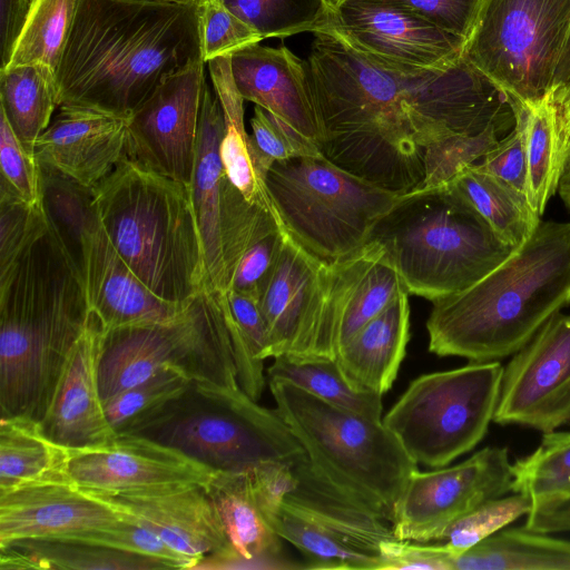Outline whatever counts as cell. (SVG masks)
I'll return each instance as SVG.
<instances>
[{"label": "cell", "instance_id": "obj_1", "mask_svg": "<svg viewBox=\"0 0 570 570\" xmlns=\"http://www.w3.org/2000/svg\"><path fill=\"white\" fill-rule=\"evenodd\" d=\"M306 60L320 153L337 167L392 193L417 189L424 149L482 120V76L461 58L444 69H389L338 38L314 32Z\"/></svg>", "mask_w": 570, "mask_h": 570}, {"label": "cell", "instance_id": "obj_2", "mask_svg": "<svg viewBox=\"0 0 570 570\" xmlns=\"http://www.w3.org/2000/svg\"><path fill=\"white\" fill-rule=\"evenodd\" d=\"M204 61L202 7L79 0L57 104L128 118L169 76Z\"/></svg>", "mask_w": 570, "mask_h": 570}, {"label": "cell", "instance_id": "obj_3", "mask_svg": "<svg viewBox=\"0 0 570 570\" xmlns=\"http://www.w3.org/2000/svg\"><path fill=\"white\" fill-rule=\"evenodd\" d=\"M91 315L80 274L49 225L0 274V416L41 422Z\"/></svg>", "mask_w": 570, "mask_h": 570}, {"label": "cell", "instance_id": "obj_4", "mask_svg": "<svg viewBox=\"0 0 570 570\" xmlns=\"http://www.w3.org/2000/svg\"><path fill=\"white\" fill-rule=\"evenodd\" d=\"M432 304L431 353L470 362L513 355L570 304V222L540 220L503 263Z\"/></svg>", "mask_w": 570, "mask_h": 570}, {"label": "cell", "instance_id": "obj_5", "mask_svg": "<svg viewBox=\"0 0 570 570\" xmlns=\"http://www.w3.org/2000/svg\"><path fill=\"white\" fill-rule=\"evenodd\" d=\"M92 194L110 242L151 293L186 306L206 289L204 246L190 185L126 157L92 187Z\"/></svg>", "mask_w": 570, "mask_h": 570}, {"label": "cell", "instance_id": "obj_6", "mask_svg": "<svg viewBox=\"0 0 570 570\" xmlns=\"http://www.w3.org/2000/svg\"><path fill=\"white\" fill-rule=\"evenodd\" d=\"M371 240L382 246L409 295L431 302L469 288L515 249L450 185L400 195Z\"/></svg>", "mask_w": 570, "mask_h": 570}, {"label": "cell", "instance_id": "obj_7", "mask_svg": "<svg viewBox=\"0 0 570 570\" xmlns=\"http://www.w3.org/2000/svg\"><path fill=\"white\" fill-rule=\"evenodd\" d=\"M243 342L226 293L207 289L170 321L102 328L97 362L102 403L164 368L189 381L240 389L234 345Z\"/></svg>", "mask_w": 570, "mask_h": 570}, {"label": "cell", "instance_id": "obj_8", "mask_svg": "<svg viewBox=\"0 0 570 570\" xmlns=\"http://www.w3.org/2000/svg\"><path fill=\"white\" fill-rule=\"evenodd\" d=\"M276 411L309 461L353 498L390 522L417 464L383 424L328 404L283 381L268 380Z\"/></svg>", "mask_w": 570, "mask_h": 570}, {"label": "cell", "instance_id": "obj_9", "mask_svg": "<svg viewBox=\"0 0 570 570\" xmlns=\"http://www.w3.org/2000/svg\"><path fill=\"white\" fill-rule=\"evenodd\" d=\"M129 434L180 451L215 472H245L304 453L277 411L242 389L190 381L186 389Z\"/></svg>", "mask_w": 570, "mask_h": 570}, {"label": "cell", "instance_id": "obj_10", "mask_svg": "<svg viewBox=\"0 0 570 570\" xmlns=\"http://www.w3.org/2000/svg\"><path fill=\"white\" fill-rule=\"evenodd\" d=\"M265 186L286 232L330 263L365 246L400 196L337 167L322 154L273 163Z\"/></svg>", "mask_w": 570, "mask_h": 570}, {"label": "cell", "instance_id": "obj_11", "mask_svg": "<svg viewBox=\"0 0 570 570\" xmlns=\"http://www.w3.org/2000/svg\"><path fill=\"white\" fill-rule=\"evenodd\" d=\"M376 242L335 261L317 258L284 228L283 245L258 295L274 357L335 358L344 311L370 268L383 256Z\"/></svg>", "mask_w": 570, "mask_h": 570}, {"label": "cell", "instance_id": "obj_12", "mask_svg": "<svg viewBox=\"0 0 570 570\" xmlns=\"http://www.w3.org/2000/svg\"><path fill=\"white\" fill-rule=\"evenodd\" d=\"M503 370L498 361L470 362L421 375L382 422L416 464L445 466L487 434L499 403Z\"/></svg>", "mask_w": 570, "mask_h": 570}, {"label": "cell", "instance_id": "obj_13", "mask_svg": "<svg viewBox=\"0 0 570 570\" xmlns=\"http://www.w3.org/2000/svg\"><path fill=\"white\" fill-rule=\"evenodd\" d=\"M570 32V0H482L463 58L512 102L552 97Z\"/></svg>", "mask_w": 570, "mask_h": 570}, {"label": "cell", "instance_id": "obj_14", "mask_svg": "<svg viewBox=\"0 0 570 570\" xmlns=\"http://www.w3.org/2000/svg\"><path fill=\"white\" fill-rule=\"evenodd\" d=\"M508 448L487 446L463 462L440 470H414L393 510V535L441 541L445 530L480 503L512 491Z\"/></svg>", "mask_w": 570, "mask_h": 570}, {"label": "cell", "instance_id": "obj_15", "mask_svg": "<svg viewBox=\"0 0 570 570\" xmlns=\"http://www.w3.org/2000/svg\"><path fill=\"white\" fill-rule=\"evenodd\" d=\"M318 31L401 71L444 69L461 59L465 43L407 10L374 0H343Z\"/></svg>", "mask_w": 570, "mask_h": 570}, {"label": "cell", "instance_id": "obj_16", "mask_svg": "<svg viewBox=\"0 0 570 570\" xmlns=\"http://www.w3.org/2000/svg\"><path fill=\"white\" fill-rule=\"evenodd\" d=\"M206 86L205 61L165 79L128 117L127 157L189 185Z\"/></svg>", "mask_w": 570, "mask_h": 570}, {"label": "cell", "instance_id": "obj_17", "mask_svg": "<svg viewBox=\"0 0 570 570\" xmlns=\"http://www.w3.org/2000/svg\"><path fill=\"white\" fill-rule=\"evenodd\" d=\"M493 421L543 433L570 422V314L553 315L513 354Z\"/></svg>", "mask_w": 570, "mask_h": 570}, {"label": "cell", "instance_id": "obj_18", "mask_svg": "<svg viewBox=\"0 0 570 570\" xmlns=\"http://www.w3.org/2000/svg\"><path fill=\"white\" fill-rule=\"evenodd\" d=\"M67 472L79 488L111 494L184 483L205 485L215 473L180 451L129 433L98 446L68 449Z\"/></svg>", "mask_w": 570, "mask_h": 570}, {"label": "cell", "instance_id": "obj_19", "mask_svg": "<svg viewBox=\"0 0 570 570\" xmlns=\"http://www.w3.org/2000/svg\"><path fill=\"white\" fill-rule=\"evenodd\" d=\"M88 492L140 521L198 566L209 560L212 568H229L228 539L204 484L184 483L116 494Z\"/></svg>", "mask_w": 570, "mask_h": 570}, {"label": "cell", "instance_id": "obj_20", "mask_svg": "<svg viewBox=\"0 0 570 570\" xmlns=\"http://www.w3.org/2000/svg\"><path fill=\"white\" fill-rule=\"evenodd\" d=\"M75 266L104 330L167 322L187 306L159 298L138 279L110 242L96 206L83 225Z\"/></svg>", "mask_w": 570, "mask_h": 570}, {"label": "cell", "instance_id": "obj_21", "mask_svg": "<svg viewBox=\"0 0 570 570\" xmlns=\"http://www.w3.org/2000/svg\"><path fill=\"white\" fill-rule=\"evenodd\" d=\"M125 513L70 479L0 492V546L24 539H69L118 524Z\"/></svg>", "mask_w": 570, "mask_h": 570}, {"label": "cell", "instance_id": "obj_22", "mask_svg": "<svg viewBox=\"0 0 570 570\" xmlns=\"http://www.w3.org/2000/svg\"><path fill=\"white\" fill-rule=\"evenodd\" d=\"M128 118L79 107L59 112L39 136L35 156L87 187H95L127 157Z\"/></svg>", "mask_w": 570, "mask_h": 570}, {"label": "cell", "instance_id": "obj_23", "mask_svg": "<svg viewBox=\"0 0 570 570\" xmlns=\"http://www.w3.org/2000/svg\"><path fill=\"white\" fill-rule=\"evenodd\" d=\"M235 87L318 148L320 132L306 60L282 46L249 45L229 56Z\"/></svg>", "mask_w": 570, "mask_h": 570}, {"label": "cell", "instance_id": "obj_24", "mask_svg": "<svg viewBox=\"0 0 570 570\" xmlns=\"http://www.w3.org/2000/svg\"><path fill=\"white\" fill-rule=\"evenodd\" d=\"M102 326L92 313L71 351L41 420L46 434L67 449L105 444L117 434L105 413L97 380Z\"/></svg>", "mask_w": 570, "mask_h": 570}, {"label": "cell", "instance_id": "obj_25", "mask_svg": "<svg viewBox=\"0 0 570 570\" xmlns=\"http://www.w3.org/2000/svg\"><path fill=\"white\" fill-rule=\"evenodd\" d=\"M295 484L283 503L358 549L380 556V544L393 535L391 522L332 482L307 458L292 459Z\"/></svg>", "mask_w": 570, "mask_h": 570}, {"label": "cell", "instance_id": "obj_26", "mask_svg": "<svg viewBox=\"0 0 570 570\" xmlns=\"http://www.w3.org/2000/svg\"><path fill=\"white\" fill-rule=\"evenodd\" d=\"M225 131L222 104L208 85L205 88L190 190L202 234L207 291L227 292L222 239V203L226 173L220 158Z\"/></svg>", "mask_w": 570, "mask_h": 570}, {"label": "cell", "instance_id": "obj_27", "mask_svg": "<svg viewBox=\"0 0 570 570\" xmlns=\"http://www.w3.org/2000/svg\"><path fill=\"white\" fill-rule=\"evenodd\" d=\"M205 489L228 539L229 568H295L284 558L282 538L268 525L258 508L249 471L215 472Z\"/></svg>", "mask_w": 570, "mask_h": 570}, {"label": "cell", "instance_id": "obj_28", "mask_svg": "<svg viewBox=\"0 0 570 570\" xmlns=\"http://www.w3.org/2000/svg\"><path fill=\"white\" fill-rule=\"evenodd\" d=\"M407 297L402 292L340 347L335 360L355 387L381 395L392 387L410 338Z\"/></svg>", "mask_w": 570, "mask_h": 570}, {"label": "cell", "instance_id": "obj_29", "mask_svg": "<svg viewBox=\"0 0 570 570\" xmlns=\"http://www.w3.org/2000/svg\"><path fill=\"white\" fill-rule=\"evenodd\" d=\"M208 66L214 91L222 104L225 118L220 158L226 176L249 204L275 212L265 186L267 170L252 135L245 129L244 99L235 87L229 56L215 58L208 61Z\"/></svg>", "mask_w": 570, "mask_h": 570}, {"label": "cell", "instance_id": "obj_30", "mask_svg": "<svg viewBox=\"0 0 570 570\" xmlns=\"http://www.w3.org/2000/svg\"><path fill=\"white\" fill-rule=\"evenodd\" d=\"M2 570H153L168 569L140 554L65 539H24L0 546Z\"/></svg>", "mask_w": 570, "mask_h": 570}, {"label": "cell", "instance_id": "obj_31", "mask_svg": "<svg viewBox=\"0 0 570 570\" xmlns=\"http://www.w3.org/2000/svg\"><path fill=\"white\" fill-rule=\"evenodd\" d=\"M67 462L68 449L50 439L40 421L0 416V492L69 479Z\"/></svg>", "mask_w": 570, "mask_h": 570}, {"label": "cell", "instance_id": "obj_32", "mask_svg": "<svg viewBox=\"0 0 570 570\" xmlns=\"http://www.w3.org/2000/svg\"><path fill=\"white\" fill-rule=\"evenodd\" d=\"M453 570H570V541L504 528L460 554Z\"/></svg>", "mask_w": 570, "mask_h": 570}, {"label": "cell", "instance_id": "obj_33", "mask_svg": "<svg viewBox=\"0 0 570 570\" xmlns=\"http://www.w3.org/2000/svg\"><path fill=\"white\" fill-rule=\"evenodd\" d=\"M449 185L502 242L514 248L532 235L541 220L525 194L474 165L465 167Z\"/></svg>", "mask_w": 570, "mask_h": 570}, {"label": "cell", "instance_id": "obj_34", "mask_svg": "<svg viewBox=\"0 0 570 570\" xmlns=\"http://www.w3.org/2000/svg\"><path fill=\"white\" fill-rule=\"evenodd\" d=\"M57 104L56 72L40 63L0 69V111L22 146L35 154Z\"/></svg>", "mask_w": 570, "mask_h": 570}, {"label": "cell", "instance_id": "obj_35", "mask_svg": "<svg viewBox=\"0 0 570 570\" xmlns=\"http://www.w3.org/2000/svg\"><path fill=\"white\" fill-rule=\"evenodd\" d=\"M267 379L291 383L328 404L382 420V395L355 387L335 358L282 354L267 368Z\"/></svg>", "mask_w": 570, "mask_h": 570}, {"label": "cell", "instance_id": "obj_36", "mask_svg": "<svg viewBox=\"0 0 570 570\" xmlns=\"http://www.w3.org/2000/svg\"><path fill=\"white\" fill-rule=\"evenodd\" d=\"M273 531L305 557V569L381 570V557L365 552L283 502L262 512Z\"/></svg>", "mask_w": 570, "mask_h": 570}, {"label": "cell", "instance_id": "obj_37", "mask_svg": "<svg viewBox=\"0 0 570 570\" xmlns=\"http://www.w3.org/2000/svg\"><path fill=\"white\" fill-rule=\"evenodd\" d=\"M524 106V105H523ZM525 107L527 189L533 212L541 217L558 191L566 157L552 97Z\"/></svg>", "mask_w": 570, "mask_h": 570}, {"label": "cell", "instance_id": "obj_38", "mask_svg": "<svg viewBox=\"0 0 570 570\" xmlns=\"http://www.w3.org/2000/svg\"><path fill=\"white\" fill-rule=\"evenodd\" d=\"M78 3L79 0H32L7 67L40 63L57 73Z\"/></svg>", "mask_w": 570, "mask_h": 570}, {"label": "cell", "instance_id": "obj_39", "mask_svg": "<svg viewBox=\"0 0 570 570\" xmlns=\"http://www.w3.org/2000/svg\"><path fill=\"white\" fill-rule=\"evenodd\" d=\"M262 39L316 32L331 8L325 0H217Z\"/></svg>", "mask_w": 570, "mask_h": 570}, {"label": "cell", "instance_id": "obj_40", "mask_svg": "<svg viewBox=\"0 0 570 570\" xmlns=\"http://www.w3.org/2000/svg\"><path fill=\"white\" fill-rule=\"evenodd\" d=\"M512 488L533 500L570 489V432H547L539 446L511 464Z\"/></svg>", "mask_w": 570, "mask_h": 570}, {"label": "cell", "instance_id": "obj_41", "mask_svg": "<svg viewBox=\"0 0 570 570\" xmlns=\"http://www.w3.org/2000/svg\"><path fill=\"white\" fill-rule=\"evenodd\" d=\"M504 130L493 122L478 134H452L431 142L424 149V179L417 189L449 185L465 167L481 160Z\"/></svg>", "mask_w": 570, "mask_h": 570}, {"label": "cell", "instance_id": "obj_42", "mask_svg": "<svg viewBox=\"0 0 570 570\" xmlns=\"http://www.w3.org/2000/svg\"><path fill=\"white\" fill-rule=\"evenodd\" d=\"M189 382L179 372L164 368L117 393L104 402L105 413L112 430L116 434L128 433L170 399L181 393Z\"/></svg>", "mask_w": 570, "mask_h": 570}, {"label": "cell", "instance_id": "obj_43", "mask_svg": "<svg viewBox=\"0 0 570 570\" xmlns=\"http://www.w3.org/2000/svg\"><path fill=\"white\" fill-rule=\"evenodd\" d=\"M532 507V498L517 492L489 499L452 522L441 542H446L459 557L522 515H528Z\"/></svg>", "mask_w": 570, "mask_h": 570}, {"label": "cell", "instance_id": "obj_44", "mask_svg": "<svg viewBox=\"0 0 570 570\" xmlns=\"http://www.w3.org/2000/svg\"><path fill=\"white\" fill-rule=\"evenodd\" d=\"M404 291L396 269L383 254L363 277L344 311L338 350Z\"/></svg>", "mask_w": 570, "mask_h": 570}, {"label": "cell", "instance_id": "obj_45", "mask_svg": "<svg viewBox=\"0 0 570 570\" xmlns=\"http://www.w3.org/2000/svg\"><path fill=\"white\" fill-rule=\"evenodd\" d=\"M49 228L43 206L0 193V274Z\"/></svg>", "mask_w": 570, "mask_h": 570}, {"label": "cell", "instance_id": "obj_46", "mask_svg": "<svg viewBox=\"0 0 570 570\" xmlns=\"http://www.w3.org/2000/svg\"><path fill=\"white\" fill-rule=\"evenodd\" d=\"M0 169V193L18 197L30 205H42L40 164L35 154L22 146L1 111Z\"/></svg>", "mask_w": 570, "mask_h": 570}, {"label": "cell", "instance_id": "obj_47", "mask_svg": "<svg viewBox=\"0 0 570 570\" xmlns=\"http://www.w3.org/2000/svg\"><path fill=\"white\" fill-rule=\"evenodd\" d=\"M261 40L262 37L252 27L217 0H208L202 7V51L205 62L230 56Z\"/></svg>", "mask_w": 570, "mask_h": 570}, {"label": "cell", "instance_id": "obj_48", "mask_svg": "<svg viewBox=\"0 0 570 570\" xmlns=\"http://www.w3.org/2000/svg\"><path fill=\"white\" fill-rule=\"evenodd\" d=\"M510 102L514 114V125L511 131L501 138L474 166L525 194L528 173L525 107L521 104Z\"/></svg>", "mask_w": 570, "mask_h": 570}, {"label": "cell", "instance_id": "obj_49", "mask_svg": "<svg viewBox=\"0 0 570 570\" xmlns=\"http://www.w3.org/2000/svg\"><path fill=\"white\" fill-rule=\"evenodd\" d=\"M284 239V227L277 219L264 228L249 244L234 271L229 289L258 295L271 275Z\"/></svg>", "mask_w": 570, "mask_h": 570}, {"label": "cell", "instance_id": "obj_50", "mask_svg": "<svg viewBox=\"0 0 570 570\" xmlns=\"http://www.w3.org/2000/svg\"><path fill=\"white\" fill-rule=\"evenodd\" d=\"M252 138L266 170L277 160L321 154L318 148L274 115L255 106Z\"/></svg>", "mask_w": 570, "mask_h": 570}, {"label": "cell", "instance_id": "obj_51", "mask_svg": "<svg viewBox=\"0 0 570 570\" xmlns=\"http://www.w3.org/2000/svg\"><path fill=\"white\" fill-rule=\"evenodd\" d=\"M381 570H453L458 558L446 543H428L392 538L380 544Z\"/></svg>", "mask_w": 570, "mask_h": 570}, {"label": "cell", "instance_id": "obj_52", "mask_svg": "<svg viewBox=\"0 0 570 570\" xmlns=\"http://www.w3.org/2000/svg\"><path fill=\"white\" fill-rule=\"evenodd\" d=\"M407 10L442 30L468 38L482 0H374Z\"/></svg>", "mask_w": 570, "mask_h": 570}, {"label": "cell", "instance_id": "obj_53", "mask_svg": "<svg viewBox=\"0 0 570 570\" xmlns=\"http://www.w3.org/2000/svg\"><path fill=\"white\" fill-rule=\"evenodd\" d=\"M226 296L234 321L254 357L262 362L273 357V345L258 299L232 289Z\"/></svg>", "mask_w": 570, "mask_h": 570}, {"label": "cell", "instance_id": "obj_54", "mask_svg": "<svg viewBox=\"0 0 570 570\" xmlns=\"http://www.w3.org/2000/svg\"><path fill=\"white\" fill-rule=\"evenodd\" d=\"M292 459L266 461L249 471L253 491L261 512L278 505L292 491L295 484Z\"/></svg>", "mask_w": 570, "mask_h": 570}, {"label": "cell", "instance_id": "obj_55", "mask_svg": "<svg viewBox=\"0 0 570 570\" xmlns=\"http://www.w3.org/2000/svg\"><path fill=\"white\" fill-rule=\"evenodd\" d=\"M524 527L546 533L570 531V489L533 500Z\"/></svg>", "mask_w": 570, "mask_h": 570}, {"label": "cell", "instance_id": "obj_56", "mask_svg": "<svg viewBox=\"0 0 570 570\" xmlns=\"http://www.w3.org/2000/svg\"><path fill=\"white\" fill-rule=\"evenodd\" d=\"M32 0H0V69L7 67Z\"/></svg>", "mask_w": 570, "mask_h": 570}, {"label": "cell", "instance_id": "obj_57", "mask_svg": "<svg viewBox=\"0 0 570 570\" xmlns=\"http://www.w3.org/2000/svg\"><path fill=\"white\" fill-rule=\"evenodd\" d=\"M570 88V32L553 79L552 99L558 104Z\"/></svg>", "mask_w": 570, "mask_h": 570}, {"label": "cell", "instance_id": "obj_58", "mask_svg": "<svg viewBox=\"0 0 570 570\" xmlns=\"http://www.w3.org/2000/svg\"><path fill=\"white\" fill-rule=\"evenodd\" d=\"M558 107V121L562 140V149L567 159L570 154V98L557 105Z\"/></svg>", "mask_w": 570, "mask_h": 570}, {"label": "cell", "instance_id": "obj_59", "mask_svg": "<svg viewBox=\"0 0 570 570\" xmlns=\"http://www.w3.org/2000/svg\"><path fill=\"white\" fill-rule=\"evenodd\" d=\"M558 191L560 197H570V158L564 161Z\"/></svg>", "mask_w": 570, "mask_h": 570}, {"label": "cell", "instance_id": "obj_60", "mask_svg": "<svg viewBox=\"0 0 570 570\" xmlns=\"http://www.w3.org/2000/svg\"><path fill=\"white\" fill-rule=\"evenodd\" d=\"M161 3L191 4L203 7L208 0H138Z\"/></svg>", "mask_w": 570, "mask_h": 570}, {"label": "cell", "instance_id": "obj_61", "mask_svg": "<svg viewBox=\"0 0 570 570\" xmlns=\"http://www.w3.org/2000/svg\"><path fill=\"white\" fill-rule=\"evenodd\" d=\"M326 3L331 9L335 8L337 4H340L343 0H325Z\"/></svg>", "mask_w": 570, "mask_h": 570}, {"label": "cell", "instance_id": "obj_62", "mask_svg": "<svg viewBox=\"0 0 570 570\" xmlns=\"http://www.w3.org/2000/svg\"><path fill=\"white\" fill-rule=\"evenodd\" d=\"M568 98H570V88L569 90L567 91V94L563 96V98L556 105H560L561 102H563L564 100H567Z\"/></svg>", "mask_w": 570, "mask_h": 570}, {"label": "cell", "instance_id": "obj_63", "mask_svg": "<svg viewBox=\"0 0 570 570\" xmlns=\"http://www.w3.org/2000/svg\"><path fill=\"white\" fill-rule=\"evenodd\" d=\"M562 200L567 205V207L570 209V197H562Z\"/></svg>", "mask_w": 570, "mask_h": 570}, {"label": "cell", "instance_id": "obj_64", "mask_svg": "<svg viewBox=\"0 0 570 570\" xmlns=\"http://www.w3.org/2000/svg\"><path fill=\"white\" fill-rule=\"evenodd\" d=\"M568 158H570V154L568 155Z\"/></svg>", "mask_w": 570, "mask_h": 570}]
</instances>
